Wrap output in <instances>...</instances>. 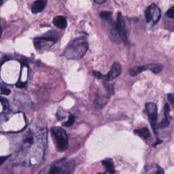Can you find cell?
I'll return each mask as SVG.
<instances>
[{"mask_svg": "<svg viewBox=\"0 0 174 174\" xmlns=\"http://www.w3.org/2000/svg\"><path fill=\"white\" fill-rule=\"evenodd\" d=\"M75 168V163L71 159L58 160L39 171L38 174H71Z\"/></svg>", "mask_w": 174, "mask_h": 174, "instance_id": "cell-3", "label": "cell"}, {"mask_svg": "<svg viewBox=\"0 0 174 174\" xmlns=\"http://www.w3.org/2000/svg\"><path fill=\"white\" fill-rule=\"evenodd\" d=\"M75 119H76V117H75V116L71 114L69 116V119H68V121L67 122H65V123H63V125L64 126H66V127H69V126H71L72 124L74 123Z\"/></svg>", "mask_w": 174, "mask_h": 174, "instance_id": "cell-17", "label": "cell"}, {"mask_svg": "<svg viewBox=\"0 0 174 174\" xmlns=\"http://www.w3.org/2000/svg\"><path fill=\"white\" fill-rule=\"evenodd\" d=\"M161 16V12L158 6L152 4L145 12V18L146 23L151 26H154L159 23Z\"/></svg>", "mask_w": 174, "mask_h": 174, "instance_id": "cell-6", "label": "cell"}, {"mask_svg": "<svg viewBox=\"0 0 174 174\" xmlns=\"http://www.w3.org/2000/svg\"><path fill=\"white\" fill-rule=\"evenodd\" d=\"M50 133L58 151H65L68 147V137L64 129L55 126L50 129Z\"/></svg>", "mask_w": 174, "mask_h": 174, "instance_id": "cell-5", "label": "cell"}, {"mask_svg": "<svg viewBox=\"0 0 174 174\" xmlns=\"http://www.w3.org/2000/svg\"><path fill=\"white\" fill-rule=\"evenodd\" d=\"M146 174H164V171L161 167L157 164H153L147 169Z\"/></svg>", "mask_w": 174, "mask_h": 174, "instance_id": "cell-13", "label": "cell"}, {"mask_svg": "<svg viewBox=\"0 0 174 174\" xmlns=\"http://www.w3.org/2000/svg\"><path fill=\"white\" fill-rule=\"evenodd\" d=\"M121 65L119 63H113L109 73L105 76H103L102 80H104L105 81H112L118 77L121 74Z\"/></svg>", "mask_w": 174, "mask_h": 174, "instance_id": "cell-8", "label": "cell"}, {"mask_svg": "<svg viewBox=\"0 0 174 174\" xmlns=\"http://www.w3.org/2000/svg\"><path fill=\"white\" fill-rule=\"evenodd\" d=\"M102 164L104 167L105 169H106L107 172L109 173L110 174H114L116 172L114 168V164L113 163L112 159H105L104 161H102Z\"/></svg>", "mask_w": 174, "mask_h": 174, "instance_id": "cell-11", "label": "cell"}, {"mask_svg": "<svg viewBox=\"0 0 174 174\" xmlns=\"http://www.w3.org/2000/svg\"><path fill=\"white\" fill-rule=\"evenodd\" d=\"M1 33H2V29H1V27H0V37L1 36Z\"/></svg>", "mask_w": 174, "mask_h": 174, "instance_id": "cell-26", "label": "cell"}, {"mask_svg": "<svg viewBox=\"0 0 174 174\" xmlns=\"http://www.w3.org/2000/svg\"><path fill=\"white\" fill-rule=\"evenodd\" d=\"M47 4V1L45 0H38L35 1L31 6V12L34 14L41 12L44 10Z\"/></svg>", "mask_w": 174, "mask_h": 174, "instance_id": "cell-9", "label": "cell"}, {"mask_svg": "<svg viewBox=\"0 0 174 174\" xmlns=\"http://www.w3.org/2000/svg\"><path fill=\"white\" fill-rule=\"evenodd\" d=\"M167 16L170 18H174V6H172L170 9H169L167 12Z\"/></svg>", "mask_w": 174, "mask_h": 174, "instance_id": "cell-20", "label": "cell"}, {"mask_svg": "<svg viewBox=\"0 0 174 174\" xmlns=\"http://www.w3.org/2000/svg\"><path fill=\"white\" fill-rule=\"evenodd\" d=\"M146 69H149L152 72L154 73V74H158L162 71V67L161 65H158V64H150L147 66H145Z\"/></svg>", "mask_w": 174, "mask_h": 174, "instance_id": "cell-15", "label": "cell"}, {"mask_svg": "<svg viewBox=\"0 0 174 174\" xmlns=\"http://www.w3.org/2000/svg\"><path fill=\"white\" fill-rule=\"evenodd\" d=\"M146 70L145 66H135L129 69V74L131 76H136Z\"/></svg>", "mask_w": 174, "mask_h": 174, "instance_id": "cell-12", "label": "cell"}, {"mask_svg": "<svg viewBox=\"0 0 174 174\" xmlns=\"http://www.w3.org/2000/svg\"><path fill=\"white\" fill-rule=\"evenodd\" d=\"M95 3L97 4H103L106 2V0H95Z\"/></svg>", "mask_w": 174, "mask_h": 174, "instance_id": "cell-25", "label": "cell"}, {"mask_svg": "<svg viewBox=\"0 0 174 174\" xmlns=\"http://www.w3.org/2000/svg\"><path fill=\"white\" fill-rule=\"evenodd\" d=\"M53 24L56 27L60 28V29H65L67 27V23L66 18H65L63 16H57L54 18Z\"/></svg>", "mask_w": 174, "mask_h": 174, "instance_id": "cell-10", "label": "cell"}, {"mask_svg": "<svg viewBox=\"0 0 174 174\" xmlns=\"http://www.w3.org/2000/svg\"><path fill=\"white\" fill-rule=\"evenodd\" d=\"M93 75H94V76H95V77H97V78H98V79H102L103 78V75H102L100 72H96V71L93 72Z\"/></svg>", "mask_w": 174, "mask_h": 174, "instance_id": "cell-21", "label": "cell"}, {"mask_svg": "<svg viewBox=\"0 0 174 174\" xmlns=\"http://www.w3.org/2000/svg\"><path fill=\"white\" fill-rule=\"evenodd\" d=\"M0 91H1V93L3 94V95H10L11 92L10 89L8 88L6 86H3L0 87Z\"/></svg>", "mask_w": 174, "mask_h": 174, "instance_id": "cell-19", "label": "cell"}, {"mask_svg": "<svg viewBox=\"0 0 174 174\" xmlns=\"http://www.w3.org/2000/svg\"><path fill=\"white\" fill-rule=\"evenodd\" d=\"M145 112L146 113L148 117L150 123L151 124L152 128L153 129L154 132H156V125L157 118H158L156 105L152 102L145 103Z\"/></svg>", "mask_w": 174, "mask_h": 174, "instance_id": "cell-7", "label": "cell"}, {"mask_svg": "<svg viewBox=\"0 0 174 174\" xmlns=\"http://www.w3.org/2000/svg\"><path fill=\"white\" fill-rule=\"evenodd\" d=\"M169 112H170V107H169V105L168 103H167L165 105H164V116H165V118H164V120H165V121L170 122V118H169Z\"/></svg>", "mask_w": 174, "mask_h": 174, "instance_id": "cell-18", "label": "cell"}, {"mask_svg": "<svg viewBox=\"0 0 174 174\" xmlns=\"http://www.w3.org/2000/svg\"><path fill=\"white\" fill-rule=\"evenodd\" d=\"M135 133L137 134L140 137L143 139H147L150 137V131L148 128H142V129H135Z\"/></svg>", "mask_w": 174, "mask_h": 174, "instance_id": "cell-14", "label": "cell"}, {"mask_svg": "<svg viewBox=\"0 0 174 174\" xmlns=\"http://www.w3.org/2000/svg\"><path fill=\"white\" fill-rule=\"evenodd\" d=\"M97 174H105V173H98Z\"/></svg>", "mask_w": 174, "mask_h": 174, "instance_id": "cell-27", "label": "cell"}, {"mask_svg": "<svg viewBox=\"0 0 174 174\" xmlns=\"http://www.w3.org/2000/svg\"><path fill=\"white\" fill-rule=\"evenodd\" d=\"M99 16H100V17L102 18V19L105 20H109L111 19L112 12H110L103 11L100 13Z\"/></svg>", "mask_w": 174, "mask_h": 174, "instance_id": "cell-16", "label": "cell"}, {"mask_svg": "<svg viewBox=\"0 0 174 174\" xmlns=\"http://www.w3.org/2000/svg\"><path fill=\"white\" fill-rule=\"evenodd\" d=\"M58 38V32L51 31L34 39V45L37 50H45L50 48Z\"/></svg>", "mask_w": 174, "mask_h": 174, "instance_id": "cell-4", "label": "cell"}, {"mask_svg": "<svg viewBox=\"0 0 174 174\" xmlns=\"http://www.w3.org/2000/svg\"><path fill=\"white\" fill-rule=\"evenodd\" d=\"M26 84H27L26 82H23L18 81L17 83H16V87H18V88H24V87H25Z\"/></svg>", "mask_w": 174, "mask_h": 174, "instance_id": "cell-22", "label": "cell"}, {"mask_svg": "<svg viewBox=\"0 0 174 174\" xmlns=\"http://www.w3.org/2000/svg\"><path fill=\"white\" fill-rule=\"evenodd\" d=\"M88 49V43L84 37H78L73 39L68 44L62 54L67 59L80 60L86 53Z\"/></svg>", "mask_w": 174, "mask_h": 174, "instance_id": "cell-1", "label": "cell"}, {"mask_svg": "<svg viewBox=\"0 0 174 174\" xmlns=\"http://www.w3.org/2000/svg\"><path fill=\"white\" fill-rule=\"evenodd\" d=\"M129 29L126 18H124L121 12L118 13L116 21L112 26L110 30V37L115 43L127 40Z\"/></svg>", "mask_w": 174, "mask_h": 174, "instance_id": "cell-2", "label": "cell"}, {"mask_svg": "<svg viewBox=\"0 0 174 174\" xmlns=\"http://www.w3.org/2000/svg\"><path fill=\"white\" fill-rule=\"evenodd\" d=\"M168 99L170 101V102H171V104H173V102H174V97H173V93L169 94V95H168Z\"/></svg>", "mask_w": 174, "mask_h": 174, "instance_id": "cell-23", "label": "cell"}, {"mask_svg": "<svg viewBox=\"0 0 174 174\" xmlns=\"http://www.w3.org/2000/svg\"><path fill=\"white\" fill-rule=\"evenodd\" d=\"M8 158V156H0V165H1Z\"/></svg>", "mask_w": 174, "mask_h": 174, "instance_id": "cell-24", "label": "cell"}]
</instances>
